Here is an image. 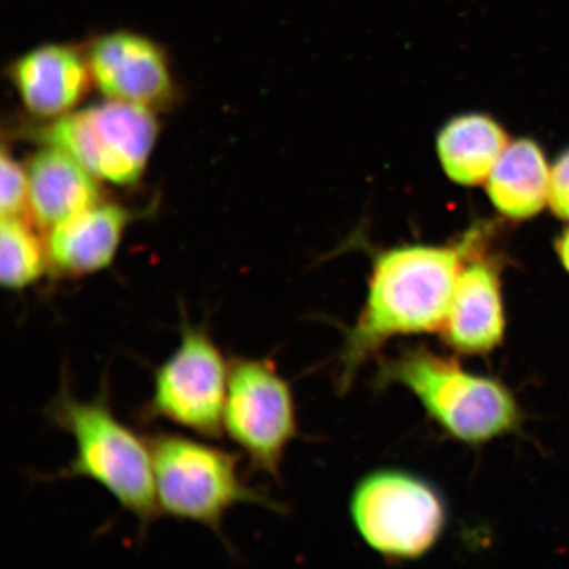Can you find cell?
I'll list each match as a JSON object with an SVG mask.
<instances>
[{
    "mask_svg": "<svg viewBox=\"0 0 569 569\" xmlns=\"http://www.w3.org/2000/svg\"><path fill=\"white\" fill-rule=\"evenodd\" d=\"M483 232L473 227L458 243L401 246L376 256L366 303L345 330L338 360L341 393L350 390L361 367L390 340L439 333L460 270L482 248Z\"/></svg>",
    "mask_w": 569,
    "mask_h": 569,
    "instance_id": "obj_1",
    "label": "cell"
},
{
    "mask_svg": "<svg viewBox=\"0 0 569 569\" xmlns=\"http://www.w3.org/2000/svg\"><path fill=\"white\" fill-rule=\"evenodd\" d=\"M377 387L410 391L447 437L478 447L521 432L525 411L507 383L469 371L453 356L423 345L380 360Z\"/></svg>",
    "mask_w": 569,
    "mask_h": 569,
    "instance_id": "obj_2",
    "label": "cell"
},
{
    "mask_svg": "<svg viewBox=\"0 0 569 569\" xmlns=\"http://www.w3.org/2000/svg\"><path fill=\"white\" fill-rule=\"evenodd\" d=\"M48 421L74 440V459L57 476L96 481L147 530L160 511L156 500L149 440L119 421L107 389L83 401L63 375L59 393L46 410Z\"/></svg>",
    "mask_w": 569,
    "mask_h": 569,
    "instance_id": "obj_3",
    "label": "cell"
},
{
    "mask_svg": "<svg viewBox=\"0 0 569 569\" xmlns=\"http://www.w3.org/2000/svg\"><path fill=\"white\" fill-rule=\"evenodd\" d=\"M148 440L160 515L201 525L226 542L223 519L238 505L282 510L244 482L240 455L181 433L158 431Z\"/></svg>",
    "mask_w": 569,
    "mask_h": 569,
    "instance_id": "obj_4",
    "label": "cell"
},
{
    "mask_svg": "<svg viewBox=\"0 0 569 569\" xmlns=\"http://www.w3.org/2000/svg\"><path fill=\"white\" fill-rule=\"evenodd\" d=\"M351 521L369 549L391 561L418 560L442 539L448 505L430 481L400 468L360 479L350 498Z\"/></svg>",
    "mask_w": 569,
    "mask_h": 569,
    "instance_id": "obj_5",
    "label": "cell"
},
{
    "mask_svg": "<svg viewBox=\"0 0 569 569\" xmlns=\"http://www.w3.org/2000/svg\"><path fill=\"white\" fill-rule=\"evenodd\" d=\"M229 376L230 360L209 329L183 322L180 343L156 369L142 421L169 422L206 439L222 438Z\"/></svg>",
    "mask_w": 569,
    "mask_h": 569,
    "instance_id": "obj_6",
    "label": "cell"
},
{
    "mask_svg": "<svg viewBox=\"0 0 569 569\" xmlns=\"http://www.w3.org/2000/svg\"><path fill=\"white\" fill-rule=\"evenodd\" d=\"M223 431L252 471L277 480L288 448L298 436L293 389L270 359L233 356Z\"/></svg>",
    "mask_w": 569,
    "mask_h": 569,
    "instance_id": "obj_7",
    "label": "cell"
},
{
    "mask_svg": "<svg viewBox=\"0 0 569 569\" xmlns=\"http://www.w3.org/2000/svg\"><path fill=\"white\" fill-rule=\"evenodd\" d=\"M158 134L151 109L110 101L56 119L40 137L73 156L98 180L127 187L144 173Z\"/></svg>",
    "mask_w": 569,
    "mask_h": 569,
    "instance_id": "obj_8",
    "label": "cell"
},
{
    "mask_svg": "<svg viewBox=\"0 0 569 569\" xmlns=\"http://www.w3.org/2000/svg\"><path fill=\"white\" fill-rule=\"evenodd\" d=\"M92 82L109 101L153 109L174 94L172 71L154 41L128 31L110 32L92 42L87 56Z\"/></svg>",
    "mask_w": 569,
    "mask_h": 569,
    "instance_id": "obj_9",
    "label": "cell"
},
{
    "mask_svg": "<svg viewBox=\"0 0 569 569\" xmlns=\"http://www.w3.org/2000/svg\"><path fill=\"white\" fill-rule=\"evenodd\" d=\"M483 253L481 248L461 268L450 311L438 333L459 355H492L507 338L501 266Z\"/></svg>",
    "mask_w": 569,
    "mask_h": 569,
    "instance_id": "obj_10",
    "label": "cell"
},
{
    "mask_svg": "<svg viewBox=\"0 0 569 569\" xmlns=\"http://www.w3.org/2000/svg\"><path fill=\"white\" fill-rule=\"evenodd\" d=\"M11 74L28 112L54 120L83 101L92 81L87 57L62 44L32 49L13 63Z\"/></svg>",
    "mask_w": 569,
    "mask_h": 569,
    "instance_id": "obj_11",
    "label": "cell"
},
{
    "mask_svg": "<svg viewBox=\"0 0 569 569\" xmlns=\"http://www.w3.org/2000/svg\"><path fill=\"white\" fill-rule=\"evenodd\" d=\"M131 213L119 204L97 203L49 231V268L67 279L111 266Z\"/></svg>",
    "mask_w": 569,
    "mask_h": 569,
    "instance_id": "obj_12",
    "label": "cell"
},
{
    "mask_svg": "<svg viewBox=\"0 0 569 569\" xmlns=\"http://www.w3.org/2000/svg\"><path fill=\"white\" fill-rule=\"evenodd\" d=\"M27 174L28 212L41 230L51 231L101 202L97 177L60 148L48 146L34 153Z\"/></svg>",
    "mask_w": 569,
    "mask_h": 569,
    "instance_id": "obj_13",
    "label": "cell"
},
{
    "mask_svg": "<svg viewBox=\"0 0 569 569\" xmlns=\"http://www.w3.org/2000/svg\"><path fill=\"white\" fill-rule=\"evenodd\" d=\"M550 172L536 140L510 141L487 180L490 202L509 219L536 217L549 203Z\"/></svg>",
    "mask_w": 569,
    "mask_h": 569,
    "instance_id": "obj_14",
    "label": "cell"
},
{
    "mask_svg": "<svg viewBox=\"0 0 569 569\" xmlns=\"http://www.w3.org/2000/svg\"><path fill=\"white\" fill-rule=\"evenodd\" d=\"M508 144V133L497 120L471 112L448 120L438 134L437 151L453 182L475 187L487 182Z\"/></svg>",
    "mask_w": 569,
    "mask_h": 569,
    "instance_id": "obj_15",
    "label": "cell"
},
{
    "mask_svg": "<svg viewBox=\"0 0 569 569\" xmlns=\"http://www.w3.org/2000/svg\"><path fill=\"white\" fill-rule=\"evenodd\" d=\"M49 268L47 244L32 224L21 217L2 218L0 224V282L10 291H21L38 282Z\"/></svg>",
    "mask_w": 569,
    "mask_h": 569,
    "instance_id": "obj_16",
    "label": "cell"
},
{
    "mask_svg": "<svg viewBox=\"0 0 569 569\" xmlns=\"http://www.w3.org/2000/svg\"><path fill=\"white\" fill-rule=\"evenodd\" d=\"M0 174H2V194H0L2 218L23 216L28 210L27 170L21 168L6 148L0 158Z\"/></svg>",
    "mask_w": 569,
    "mask_h": 569,
    "instance_id": "obj_17",
    "label": "cell"
},
{
    "mask_svg": "<svg viewBox=\"0 0 569 569\" xmlns=\"http://www.w3.org/2000/svg\"><path fill=\"white\" fill-rule=\"evenodd\" d=\"M549 204L555 216L569 222V148L551 167Z\"/></svg>",
    "mask_w": 569,
    "mask_h": 569,
    "instance_id": "obj_18",
    "label": "cell"
},
{
    "mask_svg": "<svg viewBox=\"0 0 569 569\" xmlns=\"http://www.w3.org/2000/svg\"><path fill=\"white\" fill-rule=\"evenodd\" d=\"M555 248H557L561 266H563L566 272L569 274V226L560 233L557 243H555Z\"/></svg>",
    "mask_w": 569,
    "mask_h": 569,
    "instance_id": "obj_19",
    "label": "cell"
}]
</instances>
